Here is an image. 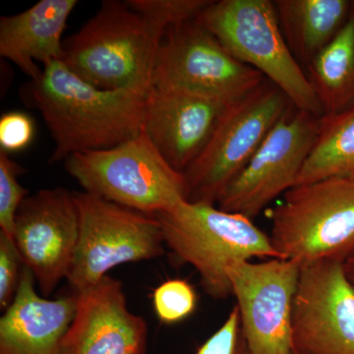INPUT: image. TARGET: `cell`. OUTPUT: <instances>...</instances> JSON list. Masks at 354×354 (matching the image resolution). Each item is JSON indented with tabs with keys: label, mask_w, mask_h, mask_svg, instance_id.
I'll return each instance as SVG.
<instances>
[{
	"label": "cell",
	"mask_w": 354,
	"mask_h": 354,
	"mask_svg": "<svg viewBox=\"0 0 354 354\" xmlns=\"http://www.w3.org/2000/svg\"><path fill=\"white\" fill-rule=\"evenodd\" d=\"M149 91L102 90L59 60L43 66L23 97L46 121L55 144L50 162H57L72 153L113 148L140 134Z\"/></svg>",
	"instance_id": "6da1fadb"
},
{
	"label": "cell",
	"mask_w": 354,
	"mask_h": 354,
	"mask_svg": "<svg viewBox=\"0 0 354 354\" xmlns=\"http://www.w3.org/2000/svg\"><path fill=\"white\" fill-rule=\"evenodd\" d=\"M164 37L127 2L106 0L78 32L64 39L60 62L102 90L149 91Z\"/></svg>",
	"instance_id": "7a4b0ae2"
},
{
	"label": "cell",
	"mask_w": 354,
	"mask_h": 354,
	"mask_svg": "<svg viewBox=\"0 0 354 354\" xmlns=\"http://www.w3.org/2000/svg\"><path fill=\"white\" fill-rule=\"evenodd\" d=\"M153 216L165 246L176 260L196 270L205 292L215 299L232 297L227 270L232 265L253 258H281L269 235L252 220L215 205L185 201Z\"/></svg>",
	"instance_id": "3957f363"
},
{
	"label": "cell",
	"mask_w": 354,
	"mask_h": 354,
	"mask_svg": "<svg viewBox=\"0 0 354 354\" xmlns=\"http://www.w3.org/2000/svg\"><path fill=\"white\" fill-rule=\"evenodd\" d=\"M64 162L85 192L141 213L157 215L186 201L183 174L169 164L143 130L120 145L72 153Z\"/></svg>",
	"instance_id": "277c9868"
},
{
	"label": "cell",
	"mask_w": 354,
	"mask_h": 354,
	"mask_svg": "<svg viewBox=\"0 0 354 354\" xmlns=\"http://www.w3.org/2000/svg\"><path fill=\"white\" fill-rule=\"evenodd\" d=\"M270 239L281 259L300 265L344 262L354 252V177L297 185L270 214Z\"/></svg>",
	"instance_id": "5b68a950"
},
{
	"label": "cell",
	"mask_w": 354,
	"mask_h": 354,
	"mask_svg": "<svg viewBox=\"0 0 354 354\" xmlns=\"http://www.w3.org/2000/svg\"><path fill=\"white\" fill-rule=\"evenodd\" d=\"M195 21L236 59L281 88L295 109L322 116L306 72L283 38L274 1H211Z\"/></svg>",
	"instance_id": "8992f818"
},
{
	"label": "cell",
	"mask_w": 354,
	"mask_h": 354,
	"mask_svg": "<svg viewBox=\"0 0 354 354\" xmlns=\"http://www.w3.org/2000/svg\"><path fill=\"white\" fill-rule=\"evenodd\" d=\"M293 108L269 80L232 102L199 157L184 171L186 201L215 205L274 125Z\"/></svg>",
	"instance_id": "52a82bcc"
},
{
	"label": "cell",
	"mask_w": 354,
	"mask_h": 354,
	"mask_svg": "<svg viewBox=\"0 0 354 354\" xmlns=\"http://www.w3.org/2000/svg\"><path fill=\"white\" fill-rule=\"evenodd\" d=\"M79 237L67 281L75 292L99 283L127 263L153 259L165 253V237L156 216L120 206L104 198L74 192Z\"/></svg>",
	"instance_id": "ba28073f"
},
{
	"label": "cell",
	"mask_w": 354,
	"mask_h": 354,
	"mask_svg": "<svg viewBox=\"0 0 354 354\" xmlns=\"http://www.w3.org/2000/svg\"><path fill=\"white\" fill-rule=\"evenodd\" d=\"M265 80L193 20L165 32L152 87L179 88L232 104Z\"/></svg>",
	"instance_id": "9c48e42d"
},
{
	"label": "cell",
	"mask_w": 354,
	"mask_h": 354,
	"mask_svg": "<svg viewBox=\"0 0 354 354\" xmlns=\"http://www.w3.org/2000/svg\"><path fill=\"white\" fill-rule=\"evenodd\" d=\"M320 118L293 106L223 193L218 208L253 221L274 199L295 187L315 143Z\"/></svg>",
	"instance_id": "30bf717a"
},
{
	"label": "cell",
	"mask_w": 354,
	"mask_h": 354,
	"mask_svg": "<svg viewBox=\"0 0 354 354\" xmlns=\"http://www.w3.org/2000/svg\"><path fill=\"white\" fill-rule=\"evenodd\" d=\"M301 265L290 259L236 263L227 270L249 354H292V313Z\"/></svg>",
	"instance_id": "8fae6325"
},
{
	"label": "cell",
	"mask_w": 354,
	"mask_h": 354,
	"mask_svg": "<svg viewBox=\"0 0 354 354\" xmlns=\"http://www.w3.org/2000/svg\"><path fill=\"white\" fill-rule=\"evenodd\" d=\"M291 339L297 354H354V288L344 262L301 266Z\"/></svg>",
	"instance_id": "7c38bea8"
},
{
	"label": "cell",
	"mask_w": 354,
	"mask_h": 354,
	"mask_svg": "<svg viewBox=\"0 0 354 354\" xmlns=\"http://www.w3.org/2000/svg\"><path fill=\"white\" fill-rule=\"evenodd\" d=\"M79 237L74 192L64 188L29 195L16 216L14 241L44 297L67 279Z\"/></svg>",
	"instance_id": "4fadbf2b"
},
{
	"label": "cell",
	"mask_w": 354,
	"mask_h": 354,
	"mask_svg": "<svg viewBox=\"0 0 354 354\" xmlns=\"http://www.w3.org/2000/svg\"><path fill=\"white\" fill-rule=\"evenodd\" d=\"M232 104L179 88L155 87L147 95L143 131L177 171L204 150Z\"/></svg>",
	"instance_id": "5bb4252c"
},
{
	"label": "cell",
	"mask_w": 354,
	"mask_h": 354,
	"mask_svg": "<svg viewBox=\"0 0 354 354\" xmlns=\"http://www.w3.org/2000/svg\"><path fill=\"white\" fill-rule=\"evenodd\" d=\"M75 293V315L62 354H146L148 326L128 309L120 281L106 276Z\"/></svg>",
	"instance_id": "9a60e30c"
},
{
	"label": "cell",
	"mask_w": 354,
	"mask_h": 354,
	"mask_svg": "<svg viewBox=\"0 0 354 354\" xmlns=\"http://www.w3.org/2000/svg\"><path fill=\"white\" fill-rule=\"evenodd\" d=\"M35 283L24 266L15 298L0 319V354H62L75 315L76 293L48 299L39 297Z\"/></svg>",
	"instance_id": "2e32d148"
},
{
	"label": "cell",
	"mask_w": 354,
	"mask_h": 354,
	"mask_svg": "<svg viewBox=\"0 0 354 354\" xmlns=\"http://www.w3.org/2000/svg\"><path fill=\"white\" fill-rule=\"evenodd\" d=\"M77 0H41L27 10L0 18V55L31 80L44 65L62 60L64 32Z\"/></svg>",
	"instance_id": "e0dca14e"
},
{
	"label": "cell",
	"mask_w": 354,
	"mask_h": 354,
	"mask_svg": "<svg viewBox=\"0 0 354 354\" xmlns=\"http://www.w3.org/2000/svg\"><path fill=\"white\" fill-rule=\"evenodd\" d=\"M277 15L288 48L305 67L339 34L353 1L348 0H274Z\"/></svg>",
	"instance_id": "ac0fdd59"
},
{
	"label": "cell",
	"mask_w": 354,
	"mask_h": 354,
	"mask_svg": "<svg viewBox=\"0 0 354 354\" xmlns=\"http://www.w3.org/2000/svg\"><path fill=\"white\" fill-rule=\"evenodd\" d=\"M322 115L354 106V9L334 39L306 67Z\"/></svg>",
	"instance_id": "d6986e66"
},
{
	"label": "cell",
	"mask_w": 354,
	"mask_h": 354,
	"mask_svg": "<svg viewBox=\"0 0 354 354\" xmlns=\"http://www.w3.org/2000/svg\"><path fill=\"white\" fill-rule=\"evenodd\" d=\"M329 177H354V106L321 116L315 143L297 185Z\"/></svg>",
	"instance_id": "ffe728a7"
},
{
	"label": "cell",
	"mask_w": 354,
	"mask_h": 354,
	"mask_svg": "<svg viewBox=\"0 0 354 354\" xmlns=\"http://www.w3.org/2000/svg\"><path fill=\"white\" fill-rule=\"evenodd\" d=\"M127 2L165 35L172 28L196 19L211 0H128Z\"/></svg>",
	"instance_id": "44dd1931"
},
{
	"label": "cell",
	"mask_w": 354,
	"mask_h": 354,
	"mask_svg": "<svg viewBox=\"0 0 354 354\" xmlns=\"http://www.w3.org/2000/svg\"><path fill=\"white\" fill-rule=\"evenodd\" d=\"M23 171L8 153L0 150V232L12 239L16 216L23 201L29 196V191L18 181Z\"/></svg>",
	"instance_id": "7402d4cb"
},
{
	"label": "cell",
	"mask_w": 354,
	"mask_h": 354,
	"mask_svg": "<svg viewBox=\"0 0 354 354\" xmlns=\"http://www.w3.org/2000/svg\"><path fill=\"white\" fill-rule=\"evenodd\" d=\"M153 307L162 322L174 324L183 321L196 308L194 288L184 279H169L153 292Z\"/></svg>",
	"instance_id": "603a6c76"
},
{
	"label": "cell",
	"mask_w": 354,
	"mask_h": 354,
	"mask_svg": "<svg viewBox=\"0 0 354 354\" xmlns=\"http://www.w3.org/2000/svg\"><path fill=\"white\" fill-rule=\"evenodd\" d=\"M23 261L12 237L0 232V307L6 310L17 292Z\"/></svg>",
	"instance_id": "cb8c5ba5"
},
{
	"label": "cell",
	"mask_w": 354,
	"mask_h": 354,
	"mask_svg": "<svg viewBox=\"0 0 354 354\" xmlns=\"http://www.w3.org/2000/svg\"><path fill=\"white\" fill-rule=\"evenodd\" d=\"M35 123L31 116L22 111L2 114L0 118V150L7 153L19 152L31 144Z\"/></svg>",
	"instance_id": "d4e9b609"
},
{
	"label": "cell",
	"mask_w": 354,
	"mask_h": 354,
	"mask_svg": "<svg viewBox=\"0 0 354 354\" xmlns=\"http://www.w3.org/2000/svg\"><path fill=\"white\" fill-rule=\"evenodd\" d=\"M241 339V314L235 305L220 329L204 342L196 354H236Z\"/></svg>",
	"instance_id": "484cf974"
},
{
	"label": "cell",
	"mask_w": 354,
	"mask_h": 354,
	"mask_svg": "<svg viewBox=\"0 0 354 354\" xmlns=\"http://www.w3.org/2000/svg\"><path fill=\"white\" fill-rule=\"evenodd\" d=\"M344 267L346 276H348L349 281L354 288V252L349 256L348 259L344 261Z\"/></svg>",
	"instance_id": "4316f807"
},
{
	"label": "cell",
	"mask_w": 354,
	"mask_h": 354,
	"mask_svg": "<svg viewBox=\"0 0 354 354\" xmlns=\"http://www.w3.org/2000/svg\"><path fill=\"white\" fill-rule=\"evenodd\" d=\"M236 354H249L248 351H247L245 342H244L243 339H241V342H239V348H237Z\"/></svg>",
	"instance_id": "83f0119b"
},
{
	"label": "cell",
	"mask_w": 354,
	"mask_h": 354,
	"mask_svg": "<svg viewBox=\"0 0 354 354\" xmlns=\"http://www.w3.org/2000/svg\"><path fill=\"white\" fill-rule=\"evenodd\" d=\"M353 9H354V1H353Z\"/></svg>",
	"instance_id": "f1b7e54d"
},
{
	"label": "cell",
	"mask_w": 354,
	"mask_h": 354,
	"mask_svg": "<svg viewBox=\"0 0 354 354\" xmlns=\"http://www.w3.org/2000/svg\"><path fill=\"white\" fill-rule=\"evenodd\" d=\"M292 354H297V353H292Z\"/></svg>",
	"instance_id": "f546056e"
}]
</instances>
